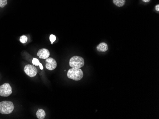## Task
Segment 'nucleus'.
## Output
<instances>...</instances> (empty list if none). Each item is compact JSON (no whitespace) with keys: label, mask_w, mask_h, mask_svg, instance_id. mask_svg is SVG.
Masks as SVG:
<instances>
[{"label":"nucleus","mask_w":159,"mask_h":119,"mask_svg":"<svg viewBox=\"0 0 159 119\" xmlns=\"http://www.w3.org/2000/svg\"><path fill=\"white\" fill-rule=\"evenodd\" d=\"M142 1L145 2H149L150 1V0H142Z\"/></svg>","instance_id":"obj_17"},{"label":"nucleus","mask_w":159,"mask_h":119,"mask_svg":"<svg viewBox=\"0 0 159 119\" xmlns=\"http://www.w3.org/2000/svg\"><path fill=\"white\" fill-rule=\"evenodd\" d=\"M28 38L26 37V36L22 35L20 37V41L21 43H25L27 42Z\"/></svg>","instance_id":"obj_11"},{"label":"nucleus","mask_w":159,"mask_h":119,"mask_svg":"<svg viewBox=\"0 0 159 119\" xmlns=\"http://www.w3.org/2000/svg\"><path fill=\"white\" fill-rule=\"evenodd\" d=\"M14 106L12 102L4 101L0 102V113L9 114L14 111Z\"/></svg>","instance_id":"obj_1"},{"label":"nucleus","mask_w":159,"mask_h":119,"mask_svg":"<svg viewBox=\"0 0 159 119\" xmlns=\"http://www.w3.org/2000/svg\"><path fill=\"white\" fill-rule=\"evenodd\" d=\"M12 94V88L8 83H5L0 86V96L8 97Z\"/></svg>","instance_id":"obj_4"},{"label":"nucleus","mask_w":159,"mask_h":119,"mask_svg":"<svg viewBox=\"0 0 159 119\" xmlns=\"http://www.w3.org/2000/svg\"><path fill=\"white\" fill-rule=\"evenodd\" d=\"M46 64L45 67L47 69L53 70L55 69L57 67V63L55 59L51 58H48L46 59Z\"/></svg>","instance_id":"obj_6"},{"label":"nucleus","mask_w":159,"mask_h":119,"mask_svg":"<svg viewBox=\"0 0 159 119\" xmlns=\"http://www.w3.org/2000/svg\"><path fill=\"white\" fill-rule=\"evenodd\" d=\"M36 116L39 119H43L46 116V113L43 109H39L37 112Z\"/></svg>","instance_id":"obj_9"},{"label":"nucleus","mask_w":159,"mask_h":119,"mask_svg":"<svg viewBox=\"0 0 159 119\" xmlns=\"http://www.w3.org/2000/svg\"><path fill=\"white\" fill-rule=\"evenodd\" d=\"M7 4V0H0V7L4 8Z\"/></svg>","instance_id":"obj_12"},{"label":"nucleus","mask_w":159,"mask_h":119,"mask_svg":"<svg viewBox=\"0 0 159 119\" xmlns=\"http://www.w3.org/2000/svg\"><path fill=\"white\" fill-rule=\"evenodd\" d=\"M24 71L27 75L31 77H35L37 74V68L34 65H26L24 67Z\"/></svg>","instance_id":"obj_5"},{"label":"nucleus","mask_w":159,"mask_h":119,"mask_svg":"<svg viewBox=\"0 0 159 119\" xmlns=\"http://www.w3.org/2000/svg\"><path fill=\"white\" fill-rule=\"evenodd\" d=\"M39 67H40V69H41V70H43V65H42V64L40 63V65H39Z\"/></svg>","instance_id":"obj_15"},{"label":"nucleus","mask_w":159,"mask_h":119,"mask_svg":"<svg viewBox=\"0 0 159 119\" xmlns=\"http://www.w3.org/2000/svg\"><path fill=\"white\" fill-rule=\"evenodd\" d=\"M113 2L118 7H122L125 3V0H113Z\"/></svg>","instance_id":"obj_10"},{"label":"nucleus","mask_w":159,"mask_h":119,"mask_svg":"<svg viewBox=\"0 0 159 119\" xmlns=\"http://www.w3.org/2000/svg\"><path fill=\"white\" fill-rule=\"evenodd\" d=\"M56 36L54 35L51 34L50 36V40L51 42V44H53L54 42H55V41L56 40Z\"/></svg>","instance_id":"obj_14"},{"label":"nucleus","mask_w":159,"mask_h":119,"mask_svg":"<svg viewBox=\"0 0 159 119\" xmlns=\"http://www.w3.org/2000/svg\"><path fill=\"white\" fill-rule=\"evenodd\" d=\"M155 8H156V10H157L158 12H159V4H158V5H157V6H155Z\"/></svg>","instance_id":"obj_16"},{"label":"nucleus","mask_w":159,"mask_h":119,"mask_svg":"<svg viewBox=\"0 0 159 119\" xmlns=\"http://www.w3.org/2000/svg\"><path fill=\"white\" fill-rule=\"evenodd\" d=\"M50 55V53L49 51L46 48H42L40 49L37 53V56H39L40 59H45V60L49 57Z\"/></svg>","instance_id":"obj_7"},{"label":"nucleus","mask_w":159,"mask_h":119,"mask_svg":"<svg viewBox=\"0 0 159 119\" xmlns=\"http://www.w3.org/2000/svg\"><path fill=\"white\" fill-rule=\"evenodd\" d=\"M69 65L72 68H81L84 65V60L81 56H74L70 60Z\"/></svg>","instance_id":"obj_3"},{"label":"nucleus","mask_w":159,"mask_h":119,"mask_svg":"<svg viewBox=\"0 0 159 119\" xmlns=\"http://www.w3.org/2000/svg\"><path fill=\"white\" fill-rule=\"evenodd\" d=\"M67 76L73 80H80L84 76V73L80 68H72L68 70Z\"/></svg>","instance_id":"obj_2"},{"label":"nucleus","mask_w":159,"mask_h":119,"mask_svg":"<svg viewBox=\"0 0 159 119\" xmlns=\"http://www.w3.org/2000/svg\"><path fill=\"white\" fill-rule=\"evenodd\" d=\"M108 48V45L106 43H104V42L100 43L97 47V49L98 51H100V52H103L107 51Z\"/></svg>","instance_id":"obj_8"},{"label":"nucleus","mask_w":159,"mask_h":119,"mask_svg":"<svg viewBox=\"0 0 159 119\" xmlns=\"http://www.w3.org/2000/svg\"><path fill=\"white\" fill-rule=\"evenodd\" d=\"M32 63H33V65H35V66H39L40 64L39 60L38 59H36V58L33 59Z\"/></svg>","instance_id":"obj_13"}]
</instances>
